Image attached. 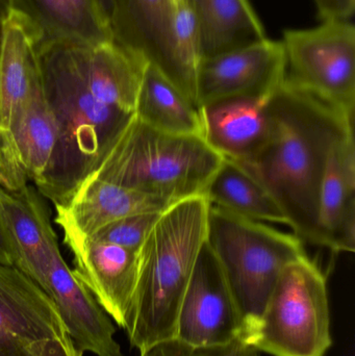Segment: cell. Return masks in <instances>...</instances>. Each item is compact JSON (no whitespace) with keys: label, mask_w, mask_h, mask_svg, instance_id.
<instances>
[{"label":"cell","mask_w":355,"mask_h":356,"mask_svg":"<svg viewBox=\"0 0 355 356\" xmlns=\"http://www.w3.org/2000/svg\"><path fill=\"white\" fill-rule=\"evenodd\" d=\"M269 137L247 161L236 163L274 199L304 242L322 247L319 195L336 144L354 131V119L283 81L267 99Z\"/></svg>","instance_id":"cell-1"},{"label":"cell","mask_w":355,"mask_h":356,"mask_svg":"<svg viewBox=\"0 0 355 356\" xmlns=\"http://www.w3.org/2000/svg\"><path fill=\"white\" fill-rule=\"evenodd\" d=\"M210 203L183 199L158 216L139 250V274L126 330L140 353L175 338L177 314L206 241Z\"/></svg>","instance_id":"cell-2"},{"label":"cell","mask_w":355,"mask_h":356,"mask_svg":"<svg viewBox=\"0 0 355 356\" xmlns=\"http://www.w3.org/2000/svg\"><path fill=\"white\" fill-rule=\"evenodd\" d=\"M39 48L44 89L56 115L58 140L37 188L53 204L91 175L133 115L102 104L83 86L60 42Z\"/></svg>","instance_id":"cell-3"},{"label":"cell","mask_w":355,"mask_h":356,"mask_svg":"<svg viewBox=\"0 0 355 356\" xmlns=\"http://www.w3.org/2000/svg\"><path fill=\"white\" fill-rule=\"evenodd\" d=\"M223 160L200 136L164 133L133 114L91 175L175 203L204 196Z\"/></svg>","instance_id":"cell-4"},{"label":"cell","mask_w":355,"mask_h":356,"mask_svg":"<svg viewBox=\"0 0 355 356\" xmlns=\"http://www.w3.org/2000/svg\"><path fill=\"white\" fill-rule=\"evenodd\" d=\"M206 244L241 314L244 342L260 319L281 272L308 255L304 242L293 232L210 204Z\"/></svg>","instance_id":"cell-5"},{"label":"cell","mask_w":355,"mask_h":356,"mask_svg":"<svg viewBox=\"0 0 355 356\" xmlns=\"http://www.w3.org/2000/svg\"><path fill=\"white\" fill-rule=\"evenodd\" d=\"M247 346L273 356H325L333 345L327 277L308 255L277 280Z\"/></svg>","instance_id":"cell-6"},{"label":"cell","mask_w":355,"mask_h":356,"mask_svg":"<svg viewBox=\"0 0 355 356\" xmlns=\"http://www.w3.org/2000/svg\"><path fill=\"white\" fill-rule=\"evenodd\" d=\"M285 81L354 119L355 27L321 21L312 29H287Z\"/></svg>","instance_id":"cell-7"},{"label":"cell","mask_w":355,"mask_h":356,"mask_svg":"<svg viewBox=\"0 0 355 356\" xmlns=\"http://www.w3.org/2000/svg\"><path fill=\"white\" fill-rule=\"evenodd\" d=\"M243 334L241 314L206 241L181 299L174 339L191 346L212 347L242 341Z\"/></svg>","instance_id":"cell-8"},{"label":"cell","mask_w":355,"mask_h":356,"mask_svg":"<svg viewBox=\"0 0 355 356\" xmlns=\"http://www.w3.org/2000/svg\"><path fill=\"white\" fill-rule=\"evenodd\" d=\"M286 79L281 41L268 38L244 47L202 58L196 79L200 108L223 100L266 99Z\"/></svg>","instance_id":"cell-9"},{"label":"cell","mask_w":355,"mask_h":356,"mask_svg":"<svg viewBox=\"0 0 355 356\" xmlns=\"http://www.w3.org/2000/svg\"><path fill=\"white\" fill-rule=\"evenodd\" d=\"M64 243L73 255V273L124 330L137 286L139 251L91 238L66 236Z\"/></svg>","instance_id":"cell-10"},{"label":"cell","mask_w":355,"mask_h":356,"mask_svg":"<svg viewBox=\"0 0 355 356\" xmlns=\"http://www.w3.org/2000/svg\"><path fill=\"white\" fill-rule=\"evenodd\" d=\"M176 203V202H175ZM173 203L90 175L56 207L63 236L91 238L113 222L140 213H162Z\"/></svg>","instance_id":"cell-11"},{"label":"cell","mask_w":355,"mask_h":356,"mask_svg":"<svg viewBox=\"0 0 355 356\" xmlns=\"http://www.w3.org/2000/svg\"><path fill=\"white\" fill-rule=\"evenodd\" d=\"M88 91L106 106L135 114L148 62L112 40L101 44L60 42Z\"/></svg>","instance_id":"cell-12"},{"label":"cell","mask_w":355,"mask_h":356,"mask_svg":"<svg viewBox=\"0 0 355 356\" xmlns=\"http://www.w3.org/2000/svg\"><path fill=\"white\" fill-rule=\"evenodd\" d=\"M70 339L51 299L13 265L0 264V351Z\"/></svg>","instance_id":"cell-13"},{"label":"cell","mask_w":355,"mask_h":356,"mask_svg":"<svg viewBox=\"0 0 355 356\" xmlns=\"http://www.w3.org/2000/svg\"><path fill=\"white\" fill-rule=\"evenodd\" d=\"M0 223L14 252V266L39 284L58 244L47 209L37 191L17 193L0 186Z\"/></svg>","instance_id":"cell-14"},{"label":"cell","mask_w":355,"mask_h":356,"mask_svg":"<svg viewBox=\"0 0 355 356\" xmlns=\"http://www.w3.org/2000/svg\"><path fill=\"white\" fill-rule=\"evenodd\" d=\"M318 228L322 247L333 252H354V131L329 154L319 195Z\"/></svg>","instance_id":"cell-15"},{"label":"cell","mask_w":355,"mask_h":356,"mask_svg":"<svg viewBox=\"0 0 355 356\" xmlns=\"http://www.w3.org/2000/svg\"><path fill=\"white\" fill-rule=\"evenodd\" d=\"M37 38L38 47L58 42L101 44L113 40L98 0H10Z\"/></svg>","instance_id":"cell-16"},{"label":"cell","mask_w":355,"mask_h":356,"mask_svg":"<svg viewBox=\"0 0 355 356\" xmlns=\"http://www.w3.org/2000/svg\"><path fill=\"white\" fill-rule=\"evenodd\" d=\"M268 98L223 100L204 106L199 110L202 138L226 160L254 158L269 137Z\"/></svg>","instance_id":"cell-17"},{"label":"cell","mask_w":355,"mask_h":356,"mask_svg":"<svg viewBox=\"0 0 355 356\" xmlns=\"http://www.w3.org/2000/svg\"><path fill=\"white\" fill-rule=\"evenodd\" d=\"M174 0H113V40L143 56L165 75Z\"/></svg>","instance_id":"cell-18"},{"label":"cell","mask_w":355,"mask_h":356,"mask_svg":"<svg viewBox=\"0 0 355 356\" xmlns=\"http://www.w3.org/2000/svg\"><path fill=\"white\" fill-rule=\"evenodd\" d=\"M40 76L37 38L27 23L12 12L0 54V129L10 131Z\"/></svg>","instance_id":"cell-19"},{"label":"cell","mask_w":355,"mask_h":356,"mask_svg":"<svg viewBox=\"0 0 355 356\" xmlns=\"http://www.w3.org/2000/svg\"><path fill=\"white\" fill-rule=\"evenodd\" d=\"M10 134L23 170L38 186L49 169L58 140V123L46 96L42 72L17 113Z\"/></svg>","instance_id":"cell-20"},{"label":"cell","mask_w":355,"mask_h":356,"mask_svg":"<svg viewBox=\"0 0 355 356\" xmlns=\"http://www.w3.org/2000/svg\"><path fill=\"white\" fill-rule=\"evenodd\" d=\"M201 39L202 58L266 39L249 0H189Z\"/></svg>","instance_id":"cell-21"},{"label":"cell","mask_w":355,"mask_h":356,"mask_svg":"<svg viewBox=\"0 0 355 356\" xmlns=\"http://www.w3.org/2000/svg\"><path fill=\"white\" fill-rule=\"evenodd\" d=\"M135 115L164 133L202 137L199 108L151 63L144 74Z\"/></svg>","instance_id":"cell-22"},{"label":"cell","mask_w":355,"mask_h":356,"mask_svg":"<svg viewBox=\"0 0 355 356\" xmlns=\"http://www.w3.org/2000/svg\"><path fill=\"white\" fill-rule=\"evenodd\" d=\"M204 197L210 204L237 215L289 227L287 217L269 193L241 167L226 159L210 179Z\"/></svg>","instance_id":"cell-23"},{"label":"cell","mask_w":355,"mask_h":356,"mask_svg":"<svg viewBox=\"0 0 355 356\" xmlns=\"http://www.w3.org/2000/svg\"><path fill=\"white\" fill-rule=\"evenodd\" d=\"M202 60L201 39L189 0H174L166 76L198 108L196 79Z\"/></svg>","instance_id":"cell-24"},{"label":"cell","mask_w":355,"mask_h":356,"mask_svg":"<svg viewBox=\"0 0 355 356\" xmlns=\"http://www.w3.org/2000/svg\"><path fill=\"white\" fill-rule=\"evenodd\" d=\"M160 215V213H148L123 218L108 224L91 238L139 251Z\"/></svg>","instance_id":"cell-25"},{"label":"cell","mask_w":355,"mask_h":356,"mask_svg":"<svg viewBox=\"0 0 355 356\" xmlns=\"http://www.w3.org/2000/svg\"><path fill=\"white\" fill-rule=\"evenodd\" d=\"M256 353V349L240 340L223 346L195 347L171 339L140 353L141 356H254Z\"/></svg>","instance_id":"cell-26"},{"label":"cell","mask_w":355,"mask_h":356,"mask_svg":"<svg viewBox=\"0 0 355 356\" xmlns=\"http://www.w3.org/2000/svg\"><path fill=\"white\" fill-rule=\"evenodd\" d=\"M27 180L10 131L0 129V186L8 192L17 193L28 186Z\"/></svg>","instance_id":"cell-27"},{"label":"cell","mask_w":355,"mask_h":356,"mask_svg":"<svg viewBox=\"0 0 355 356\" xmlns=\"http://www.w3.org/2000/svg\"><path fill=\"white\" fill-rule=\"evenodd\" d=\"M28 356H83L71 339H47L33 343L27 347Z\"/></svg>","instance_id":"cell-28"},{"label":"cell","mask_w":355,"mask_h":356,"mask_svg":"<svg viewBox=\"0 0 355 356\" xmlns=\"http://www.w3.org/2000/svg\"><path fill=\"white\" fill-rule=\"evenodd\" d=\"M321 21L347 20L354 16L355 0H314Z\"/></svg>","instance_id":"cell-29"},{"label":"cell","mask_w":355,"mask_h":356,"mask_svg":"<svg viewBox=\"0 0 355 356\" xmlns=\"http://www.w3.org/2000/svg\"><path fill=\"white\" fill-rule=\"evenodd\" d=\"M0 264L14 266V252L0 223Z\"/></svg>","instance_id":"cell-30"},{"label":"cell","mask_w":355,"mask_h":356,"mask_svg":"<svg viewBox=\"0 0 355 356\" xmlns=\"http://www.w3.org/2000/svg\"><path fill=\"white\" fill-rule=\"evenodd\" d=\"M12 15V1L10 0H0V54L3 45L4 35H6V23Z\"/></svg>","instance_id":"cell-31"},{"label":"cell","mask_w":355,"mask_h":356,"mask_svg":"<svg viewBox=\"0 0 355 356\" xmlns=\"http://www.w3.org/2000/svg\"><path fill=\"white\" fill-rule=\"evenodd\" d=\"M28 346H13L0 351V356H28Z\"/></svg>","instance_id":"cell-32"},{"label":"cell","mask_w":355,"mask_h":356,"mask_svg":"<svg viewBox=\"0 0 355 356\" xmlns=\"http://www.w3.org/2000/svg\"><path fill=\"white\" fill-rule=\"evenodd\" d=\"M98 1H99L100 6H101L102 12L106 15V19L110 23L113 10V0H98Z\"/></svg>","instance_id":"cell-33"},{"label":"cell","mask_w":355,"mask_h":356,"mask_svg":"<svg viewBox=\"0 0 355 356\" xmlns=\"http://www.w3.org/2000/svg\"><path fill=\"white\" fill-rule=\"evenodd\" d=\"M254 356H260V355H258V351H256V353H254Z\"/></svg>","instance_id":"cell-34"}]
</instances>
